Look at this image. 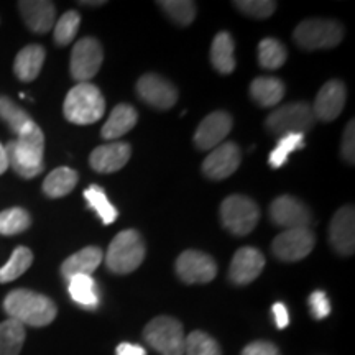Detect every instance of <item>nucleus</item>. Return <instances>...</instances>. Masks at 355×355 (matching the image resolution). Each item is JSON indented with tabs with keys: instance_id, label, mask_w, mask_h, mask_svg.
<instances>
[{
	"instance_id": "obj_1",
	"label": "nucleus",
	"mask_w": 355,
	"mask_h": 355,
	"mask_svg": "<svg viewBox=\"0 0 355 355\" xmlns=\"http://www.w3.org/2000/svg\"><path fill=\"white\" fill-rule=\"evenodd\" d=\"M8 168H12L17 175L32 180L43 171V152L44 135L33 121L26 123L24 130L17 135V140L8 141L6 146Z\"/></svg>"
},
{
	"instance_id": "obj_2",
	"label": "nucleus",
	"mask_w": 355,
	"mask_h": 355,
	"mask_svg": "<svg viewBox=\"0 0 355 355\" xmlns=\"http://www.w3.org/2000/svg\"><path fill=\"white\" fill-rule=\"evenodd\" d=\"M3 309L8 319L21 326L44 327L56 318V304L48 296L30 290H13L3 300Z\"/></svg>"
},
{
	"instance_id": "obj_3",
	"label": "nucleus",
	"mask_w": 355,
	"mask_h": 355,
	"mask_svg": "<svg viewBox=\"0 0 355 355\" xmlns=\"http://www.w3.org/2000/svg\"><path fill=\"white\" fill-rule=\"evenodd\" d=\"M63 112L66 121L74 125H91L104 115L105 99L94 84L79 83L66 96Z\"/></svg>"
},
{
	"instance_id": "obj_4",
	"label": "nucleus",
	"mask_w": 355,
	"mask_h": 355,
	"mask_svg": "<svg viewBox=\"0 0 355 355\" xmlns=\"http://www.w3.org/2000/svg\"><path fill=\"white\" fill-rule=\"evenodd\" d=\"M146 248L141 235L133 229L119 232L110 242L105 265L115 275H128L135 272L145 259Z\"/></svg>"
},
{
	"instance_id": "obj_5",
	"label": "nucleus",
	"mask_w": 355,
	"mask_h": 355,
	"mask_svg": "<svg viewBox=\"0 0 355 355\" xmlns=\"http://www.w3.org/2000/svg\"><path fill=\"white\" fill-rule=\"evenodd\" d=\"M293 38L303 50H329L343 42L344 28L339 21L311 19L296 26Z\"/></svg>"
},
{
	"instance_id": "obj_6",
	"label": "nucleus",
	"mask_w": 355,
	"mask_h": 355,
	"mask_svg": "<svg viewBox=\"0 0 355 355\" xmlns=\"http://www.w3.org/2000/svg\"><path fill=\"white\" fill-rule=\"evenodd\" d=\"M145 340L159 355H184L186 336L183 324L170 316L155 318L146 324Z\"/></svg>"
},
{
	"instance_id": "obj_7",
	"label": "nucleus",
	"mask_w": 355,
	"mask_h": 355,
	"mask_svg": "<svg viewBox=\"0 0 355 355\" xmlns=\"http://www.w3.org/2000/svg\"><path fill=\"white\" fill-rule=\"evenodd\" d=\"M266 128L273 135L282 137L300 133L304 135L309 130H313L316 119H314L313 110L304 102H295V104H285L283 107H278L266 117Z\"/></svg>"
},
{
	"instance_id": "obj_8",
	"label": "nucleus",
	"mask_w": 355,
	"mask_h": 355,
	"mask_svg": "<svg viewBox=\"0 0 355 355\" xmlns=\"http://www.w3.org/2000/svg\"><path fill=\"white\" fill-rule=\"evenodd\" d=\"M220 220L230 234L243 237L257 227L260 220V209L250 198L232 194L220 204Z\"/></svg>"
},
{
	"instance_id": "obj_9",
	"label": "nucleus",
	"mask_w": 355,
	"mask_h": 355,
	"mask_svg": "<svg viewBox=\"0 0 355 355\" xmlns=\"http://www.w3.org/2000/svg\"><path fill=\"white\" fill-rule=\"evenodd\" d=\"M104 53H102L101 43L96 38L86 37L73 46L71 53L69 71L74 81L87 83L99 73Z\"/></svg>"
},
{
	"instance_id": "obj_10",
	"label": "nucleus",
	"mask_w": 355,
	"mask_h": 355,
	"mask_svg": "<svg viewBox=\"0 0 355 355\" xmlns=\"http://www.w3.org/2000/svg\"><path fill=\"white\" fill-rule=\"evenodd\" d=\"M176 273L188 285H204L216 278L217 265L211 255L199 250H186L178 257Z\"/></svg>"
},
{
	"instance_id": "obj_11",
	"label": "nucleus",
	"mask_w": 355,
	"mask_h": 355,
	"mask_svg": "<svg viewBox=\"0 0 355 355\" xmlns=\"http://www.w3.org/2000/svg\"><path fill=\"white\" fill-rule=\"evenodd\" d=\"M314 243H316V239L309 229H290L275 239L272 250L279 260L298 261L306 259L313 252Z\"/></svg>"
},
{
	"instance_id": "obj_12",
	"label": "nucleus",
	"mask_w": 355,
	"mask_h": 355,
	"mask_svg": "<svg viewBox=\"0 0 355 355\" xmlns=\"http://www.w3.org/2000/svg\"><path fill=\"white\" fill-rule=\"evenodd\" d=\"M140 99L158 110L171 109L178 101V91L168 79L155 73H146L137 83Z\"/></svg>"
},
{
	"instance_id": "obj_13",
	"label": "nucleus",
	"mask_w": 355,
	"mask_h": 355,
	"mask_svg": "<svg viewBox=\"0 0 355 355\" xmlns=\"http://www.w3.org/2000/svg\"><path fill=\"white\" fill-rule=\"evenodd\" d=\"M242 152L234 141H224L216 146L202 163V173L214 181H220L234 175L241 166Z\"/></svg>"
},
{
	"instance_id": "obj_14",
	"label": "nucleus",
	"mask_w": 355,
	"mask_h": 355,
	"mask_svg": "<svg viewBox=\"0 0 355 355\" xmlns=\"http://www.w3.org/2000/svg\"><path fill=\"white\" fill-rule=\"evenodd\" d=\"M230 130H232V117L225 110H216L204 117V121L198 125L194 133V144L199 150L209 152L224 144Z\"/></svg>"
},
{
	"instance_id": "obj_15",
	"label": "nucleus",
	"mask_w": 355,
	"mask_h": 355,
	"mask_svg": "<svg viewBox=\"0 0 355 355\" xmlns=\"http://www.w3.org/2000/svg\"><path fill=\"white\" fill-rule=\"evenodd\" d=\"M270 217L278 227L308 229L311 224V212L304 202L293 196H279L270 206Z\"/></svg>"
},
{
	"instance_id": "obj_16",
	"label": "nucleus",
	"mask_w": 355,
	"mask_h": 355,
	"mask_svg": "<svg viewBox=\"0 0 355 355\" xmlns=\"http://www.w3.org/2000/svg\"><path fill=\"white\" fill-rule=\"evenodd\" d=\"M265 268V257L254 247H242L235 252L229 266V279L234 285H250Z\"/></svg>"
},
{
	"instance_id": "obj_17",
	"label": "nucleus",
	"mask_w": 355,
	"mask_h": 355,
	"mask_svg": "<svg viewBox=\"0 0 355 355\" xmlns=\"http://www.w3.org/2000/svg\"><path fill=\"white\" fill-rule=\"evenodd\" d=\"M331 245L337 254L349 257L355 250V212L352 206H344L336 212L329 225Z\"/></svg>"
},
{
	"instance_id": "obj_18",
	"label": "nucleus",
	"mask_w": 355,
	"mask_h": 355,
	"mask_svg": "<svg viewBox=\"0 0 355 355\" xmlns=\"http://www.w3.org/2000/svg\"><path fill=\"white\" fill-rule=\"evenodd\" d=\"M345 86L344 83L337 81H329L319 89L316 101H314L313 105V114L314 119H319L322 122H332L339 117L340 112L344 110L345 105Z\"/></svg>"
},
{
	"instance_id": "obj_19",
	"label": "nucleus",
	"mask_w": 355,
	"mask_h": 355,
	"mask_svg": "<svg viewBox=\"0 0 355 355\" xmlns=\"http://www.w3.org/2000/svg\"><path fill=\"white\" fill-rule=\"evenodd\" d=\"M132 157V146L123 141H110L107 145H101L94 148L89 157L92 170L97 173H115L122 170Z\"/></svg>"
},
{
	"instance_id": "obj_20",
	"label": "nucleus",
	"mask_w": 355,
	"mask_h": 355,
	"mask_svg": "<svg viewBox=\"0 0 355 355\" xmlns=\"http://www.w3.org/2000/svg\"><path fill=\"white\" fill-rule=\"evenodd\" d=\"M19 10L24 17L25 25L33 33H48L56 24L55 3L48 0H21L19 2Z\"/></svg>"
},
{
	"instance_id": "obj_21",
	"label": "nucleus",
	"mask_w": 355,
	"mask_h": 355,
	"mask_svg": "<svg viewBox=\"0 0 355 355\" xmlns=\"http://www.w3.org/2000/svg\"><path fill=\"white\" fill-rule=\"evenodd\" d=\"M102 259H104V254H102L99 247H86L63 261L61 275H63L66 282H69L73 277H78V275H89L91 277L97 270V266L101 265Z\"/></svg>"
},
{
	"instance_id": "obj_22",
	"label": "nucleus",
	"mask_w": 355,
	"mask_h": 355,
	"mask_svg": "<svg viewBox=\"0 0 355 355\" xmlns=\"http://www.w3.org/2000/svg\"><path fill=\"white\" fill-rule=\"evenodd\" d=\"M44 48L42 44H26L15 58L13 73L24 83H32L38 78L44 63Z\"/></svg>"
},
{
	"instance_id": "obj_23",
	"label": "nucleus",
	"mask_w": 355,
	"mask_h": 355,
	"mask_svg": "<svg viewBox=\"0 0 355 355\" xmlns=\"http://www.w3.org/2000/svg\"><path fill=\"white\" fill-rule=\"evenodd\" d=\"M137 121H139V114L137 110L128 104H119L115 105L110 112L107 122L102 125V139L105 140H115L121 139V137L125 135L132 130L133 127L137 125Z\"/></svg>"
},
{
	"instance_id": "obj_24",
	"label": "nucleus",
	"mask_w": 355,
	"mask_h": 355,
	"mask_svg": "<svg viewBox=\"0 0 355 355\" xmlns=\"http://www.w3.org/2000/svg\"><path fill=\"white\" fill-rule=\"evenodd\" d=\"M250 96L261 107H273L285 96V84L273 76H260L250 84Z\"/></svg>"
},
{
	"instance_id": "obj_25",
	"label": "nucleus",
	"mask_w": 355,
	"mask_h": 355,
	"mask_svg": "<svg viewBox=\"0 0 355 355\" xmlns=\"http://www.w3.org/2000/svg\"><path fill=\"white\" fill-rule=\"evenodd\" d=\"M234 38L229 32L217 33L212 40L211 63L220 74H230L235 69Z\"/></svg>"
},
{
	"instance_id": "obj_26",
	"label": "nucleus",
	"mask_w": 355,
	"mask_h": 355,
	"mask_svg": "<svg viewBox=\"0 0 355 355\" xmlns=\"http://www.w3.org/2000/svg\"><path fill=\"white\" fill-rule=\"evenodd\" d=\"M78 180H79L78 173L71 170V168L68 166L56 168V170H53L50 175L44 178L43 193L51 199L68 196L71 191L76 188Z\"/></svg>"
},
{
	"instance_id": "obj_27",
	"label": "nucleus",
	"mask_w": 355,
	"mask_h": 355,
	"mask_svg": "<svg viewBox=\"0 0 355 355\" xmlns=\"http://www.w3.org/2000/svg\"><path fill=\"white\" fill-rule=\"evenodd\" d=\"M68 291L74 303L87 309H96L99 306V293L96 282L89 275H78L68 282Z\"/></svg>"
},
{
	"instance_id": "obj_28",
	"label": "nucleus",
	"mask_w": 355,
	"mask_h": 355,
	"mask_svg": "<svg viewBox=\"0 0 355 355\" xmlns=\"http://www.w3.org/2000/svg\"><path fill=\"white\" fill-rule=\"evenodd\" d=\"M25 343V326L7 319L0 322V355H19Z\"/></svg>"
},
{
	"instance_id": "obj_29",
	"label": "nucleus",
	"mask_w": 355,
	"mask_h": 355,
	"mask_svg": "<svg viewBox=\"0 0 355 355\" xmlns=\"http://www.w3.org/2000/svg\"><path fill=\"white\" fill-rule=\"evenodd\" d=\"M84 198L89 204L91 209L96 211V214L101 217V220L104 222L105 225L114 224L117 220L119 212L114 207V204L109 201V198L105 196V191L101 188V186L92 184L84 191Z\"/></svg>"
},
{
	"instance_id": "obj_30",
	"label": "nucleus",
	"mask_w": 355,
	"mask_h": 355,
	"mask_svg": "<svg viewBox=\"0 0 355 355\" xmlns=\"http://www.w3.org/2000/svg\"><path fill=\"white\" fill-rule=\"evenodd\" d=\"M33 263V254L30 248L17 247L10 260L0 268V283H10L20 278Z\"/></svg>"
},
{
	"instance_id": "obj_31",
	"label": "nucleus",
	"mask_w": 355,
	"mask_h": 355,
	"mask_svg": "<svg viewBox=\"0 0 355 355\" xmlns=\"http://www.w3.org/2000/svg\"><path fill=\"white\" fill-rule=\"evenodd\" d=\"M285 44L275 38H265L259 44V63L265 69H278L286 63Z\"/></svg>"
},
{
	"instance_id": "obj_32",
	"label": "nucleus",
	"mask_w": 355,
	"mask_h": 355,
	"mask_svg": "<svg viewBox=\"0 0 355 355\" xmlns=\"http://www.w3.org/2000/svg\"><path fill=\"white\" fill-rule=\"evenodd\" d=\"M0 121L6 122L8 128L15 135H19L26 123L32 122V117H30L26 110L19 107L12 99H8L6 96H0Z\"/></svg>"
},
{
	"instance_id": "obj_33",
	"label": "nucleus",
	"mask_w": 355,
	"mask_h": 355,
	"mask_svg": "<svg viewBox=\"0 0 355 355\" xmlns=\"http://www.w3.org/2000/svg\"><path fill=\"white\" fill-rule=\"evenodd\" d=\"M79 25H81V17L76 10H69L63 13L60 17V20H56L55 33H53V38H55V43L58 46H68L69 43H73V40L76 38Z\"/></svg>"
},
{
	"instance_id": "obj_34",
	"label": "nucleus",
	"mask_w": 355,
	"mask_h": 355,
	"mask_svg": "<svg viewBox=\"0 0 355 355\" xmlns=\"http://www.w3.org/2000/svg\"><path fill=\"white\" fill-rule=\"evenodd\" d=\"M32 224V217L21 207H10L0 212V235H17L25 232Z\"/></svg>"
},
{
	"instance_id": "obj_35",
	"label": "nucleus",
	"mask_w": 355,
	"mask_h": 355,
	"mask_svg": "<svg viewBox=\"0 0 355 355\" xmlns=\"http://www.w3.org/2000/svg\"><path fill=\"white\" fill-rule=\"evenodd\" d=\"M158 6L175 24L181 26H188L196 19V3L189 0H165L158 2Z\"/></svg>"
},
{
	"instance_id": "obj_36",
	"label": "nucleus",
	"mask_w": 355,
	"mask_h": 355,
	"mask_svg": "<svg viewBox=\"0 0 355 355\" xmlns=\"http://www.w3.org/2000/svg\"><path fill=\"white\" fill-rule=\"evenodd\" d=\"M304 146V135H300V133H293V135L282 137L278 140L277 146L272 153H270L268 163L272 168H282L288 162V157L296 150L303 148Z\"/></svg>"
},
{
	"instance_id": "obj_37",
	"label": "nucleus",
	"mask_w": 355,
	"mask_h": 355,
	"mask_svg": "<svg viewBox=\"0 0 355 355\" xmlns=\"http://www.w3.org/2000/svg\"><path fill=\"white\" fill-rule=\"evenodd\" d=\"M184 355H220V347L209 334L194 331L186 336Z\"/></svg>"
},
{
	"instance_id": "obj_38",
	"label": "nucleus",
	"mask_w": 355,
	"mask_h": 355,
	"mask_svg": "<svg viewBox=\"0 0 355 355\" xmlns=\"http://www.w3.org/2000/svg\"><path fill=\"white\" fill-rule=\"evenodd\" d=\"M234 6L257 20L268 19L277 10V2H268V0H242V2H234Z\"/></svg>"
},
{
	"instance_id": "obj_39",
	"label": "nucleus",
	"mask_w": 355,
	"mask_h": 355,
	"mask_svg": "<svg viewBox=\"0 0 355 355\" xmlns=\"http://www.w3.org/2000/svg\"><path fill=\"white\" fill-rule=\"evenodd\" d=\"M308 304H309L311 314H313L316 319H324L331 314V303L324 291L311 293Z\"/></svg>"
},
{
	"instance_id": "obj_40",
	"label": "nucleus",
	"mask_w": 355,
	"mask_h": 355,
	"mask_svg": "<svg viewBox=\"0 0 355 355\" xmlns=\"http://www.w3.org/2000/svg\"><path fill=\"white\" fill-rule=\"evenodd\" d=\"M355 127H354V121H350L347 123L344 130V137H343V157L350 165H354L355 162Z\"/></svg>"
},
{
	"instance_id": "obj_41",
	"label": "nucleus",
	"mask_w": 355,
	"mask_h": 355,
	"mask_svg": "<svg viewBox=\"0 0 355 355\" xmlns=\"http://www.w3.org/2000/svg\"><path fill=\"white\" fill-rule=\"evenodd\" d=\"M242 355H279V350L275 344L266 343V340H257V343L248 344L242 350Z\"/></svg>"
},
{
	"instance_id": "obj_42",
	"label": "nucleus",
	"mask_w": 355,
	"mask_h": 355,
	"mask_svg": "<svg viewBox=\"0 0 355 355\" xmlns=\"http://www.w3.org/2000/svg\"><path fill=\"white\" fill-rule=\"evenodd\" d=\"M272 311L278 329H285V327H288V324H290V314H288L286 306L283 303H275Z\"/></svg>"
},
{
	"instance_id": "obj_43",
	"label": "nucleus",
	"mask_w": 355,
	"mask_h": 355,
	"mask_svg": "<svg viewBox=\"0 0 355 355\" xmlns=\"http://www.w3.org/2000/svg\"><path fill=\"white\" fill-rule=\"evenodd\" d=\"M115 355H146V350L141 345L123 343L115 350Z\"/></svg>"
},
{
	"instance_id": "obj_44",
	"label": "nucleus",
	"mask_w": 355,
	"mask_h": 355,
	"mask_svg": "<svg viewBox=\"0 0 355 355\" xmlns=\"http://www.w3.org/2000/svg\"><path fill=\"white\" fill-rule=\"evenodd\" d=\"M8 168V158H7V152H6V146L0 144V175L7 171Z\"/></svg>"
},
{
	"instance_id": "obj_45",
	"label": "nucleus",
	"mask_w": 355,
	"mask_h": 355,
	"mask_svg": "<svg viewBox=\"0 0 355 355\" xmlns=\"http://www.w3.org/2000/svg\"><path fill=\"white\" fill-rule=\"evenodd\" d=\"M79 3H83V6H96V7H99V6H104L105 2H102V0H99V2H79Z\"/></svg>"
}]
</instances>
